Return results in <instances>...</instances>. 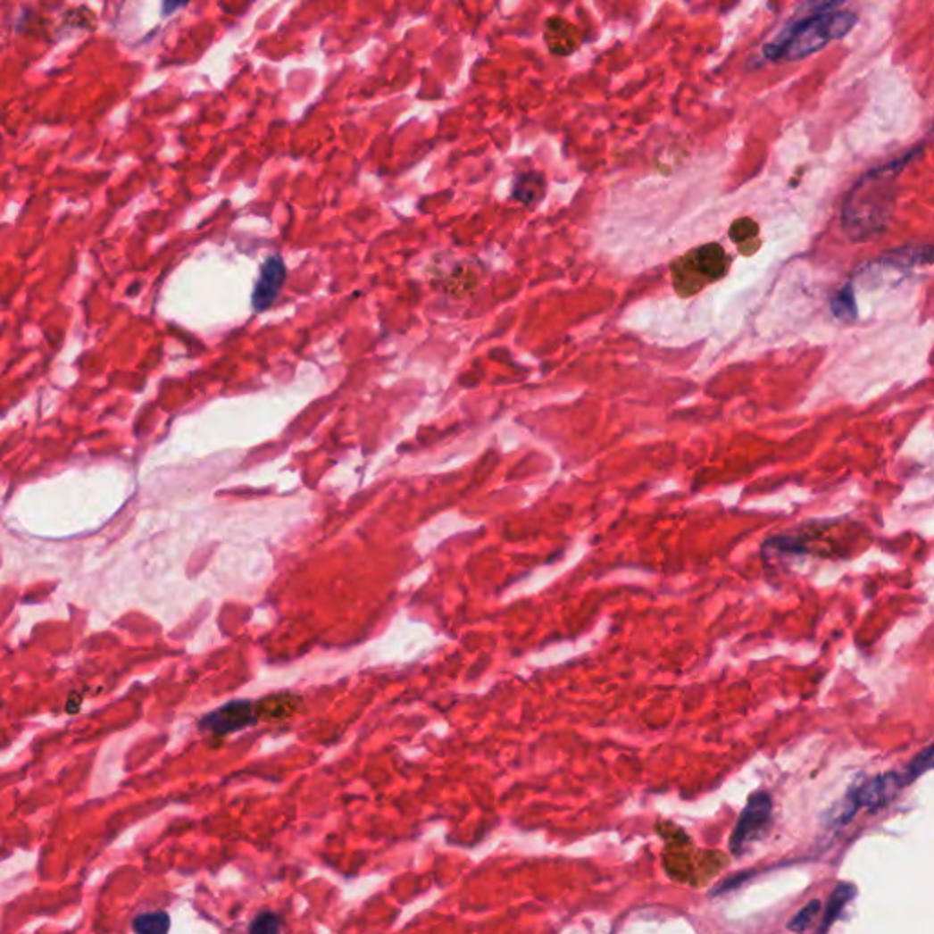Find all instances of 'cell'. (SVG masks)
<instances>
[{"label": "cell", "mask_w": 934, "mask_h": 934, "mask_svg": "<svg viewBox=\"0 0 934 934\" xmlns=\"http://www.w3.org/2000/svg\"><path fill=\"white\" fill-rule=\"evenodd\" d=\"M836 4H814L813 13L787 24L765 46L772 61H797L827 46L830 40L845 37L858 22L853 12H834Z\"/></svg>", "instance_id": "obj_1"}, {"label": "cell", "mask_w": 934, "mask_h": 934, "mask_svg": "<svg viewBox=\"0 0 934 934\" xmlns=\"http://www.w3.org/2000/svg\"><path fill=\"white\" fill-rule=\"evenodd\" d=\"M730 260L717 243H708L687 252L671 263V283L681 298L701 292L729 272Z\"/></svg>", "instance_id": "obj_2"}, {"label": "cell", "mask_w": 934, "mask_h": 934, "mask_svg": "<svg viewBox=\"0 0 934 934\" xmlns=\"http://www.w3.org/2000/svg\"><path fill=\"white\" fill-rule=\"evenodd\" d=\"M771 814H772L771 796L767 792H755L748 799L745 811L741 813V818H739V821L734 829L732 839H730V846L736 855L741 853L750 841H754L763 830H765V827L771 821Z\"/></svg>", "instance_id": "obj_3"}, {"label": "cell", "mask_w": 934, "mask_h": 934, "mask_svg": "<svg viewBox=\"0 0 934 934\" xmlns=\"http://www.w3.org/2000/svg\"><path fill=\"white\" fill-rule=\"evenodd\" d=\"M254 723H256V708L250 701H230L218 710L206 713L201 719L199 729L214 736H227Z\"/></svg>", "instance_id": "obj_4"}, {"label": "cell", "mask_w": 934, "mask_h": 934, "mask_svg": "<svg viewBox=\"0 0 934 934\" xmlns=\"http://www.w3.org/2000/svg\"><path fill=\"white\" fill-rule=\"evenodd\" d=\"M285 278H287V269H285L283 260L279 256L267 258L265 263L262 265L260 279H258L256 287H254V294H252L254 311L263 313L274 304V300L278 298V294L285 283Z\"/></svg>", "instance_id": "obj_5"}, {"label": "cell", "mask_w": 934, "mask_h": 934, "mask_svg": "<svg viewBox=\"0 0 934 934\" xmlns=\"http://www.w3.org/2000/svg\"><path fill=\"white\" fill-rule=\"evenodd\" d=\"M544 37L549 52L555 55H570L580 45L579 29L561 17L547 19Z\"/></svg>", "instance_id": "obj_6"}, {"label": "cell", "mask_w": 934, "mask_h": 934, "mask_svg": "<svg viewBox=\"0 0 934 934\" xmlns=\"http://www.w3.org/2000/svg\"><path fill=\"white\" fill-rule=\"evenodd\" d=\"M900 783H902V780H898V776H895V774L878 776V778L863 783L853 796H855L858 806L862 805V806H871V809H876V806L883 805L885 801L893 797V794Z\"/></svg>", "instance_id": "obj_7"}, {"label": "cell", "mask_w": 934, "mask_h": 934, "mask_svg": "<svg viewBox=\"0 0 934 934\" xmlns=\"http://www.w3.org/2000/svg\"><path fill=\"white\" fill-rule=\"evenodd\" d=\"M934 262V246H920V248H904L896 250L887 256V265L890 267H914L921 263H932Z\"/></svg>", "instance_id": "obj_8"}, {"label": "cell", "mask_w": 934, "mask_h": 934, "mask_svg": "<svg viewBox=\"0 0 934 934\" xmlns=\"http://www.w3.org/2000/svg\"><path fill=\"white\" fill-rule=\"evenodd\" d=\"M830 309L836 318L843 321H855L858 316L856 309V298H855V288L851 283L843 285L830 300Z\"/></svg>", "instance_id": "obj_9"}, {"label": "cell", "mask_w": 934, "mask_h": 934, "mask_svg": "<svg viewBox=\"0 0 934 934\" xmlns=\"http://www.w3.org/2000/svg\"><path fill=\"white\" fill-rule=\"evenodd\" d=\"M170 925H172V921H170V916L164 911L143 913L132 921L136 934H168Z\"/></svg>", "instance_id": "obj_10"}, {"label": "cell", "mask_w": 934, "mask_h": 934, "mask_svg": "<svg viewBox=\"0 0 934 934\" xmlns=\"http://www.w3.org/2000/svg\"><path fill=\"white\" fill-rule=\"evenodd\" d=\"M855 896V887L848 885V883H839L834 893L829 900V907H827V913H825V920H823V930L834 923V920L839 916V913L843 911V907L848 904V900H851Z\"/></svg>", "instance_id": "obj_11"}, {"label": "cell", "mask_w": 934, "mask_h": 934, "mask_svg": "<svg viewBox=\"0 0 934 934\" xmlns=\"http://www.w3.org/2000/svg\"><path fill=\"white\" fill-rule=\"evenodd\" d=\"M515 196L528 204L537 203L544 196L542 178L538 174H526V176L519 178L517 187H515Z\"/></svg>", "instance_id": "obj_12"}, {"label": "cell", "mask_w": 934, "mask_h": 934, "mask_svg": "<svg viewBox=\"0 0 934 934\" xmlns=\"http://www.w3.org/2000/svg\"><path fill=\"white\" fill-rule=\"evenodd\" d=\"M730 238L736 245H739L741 252L750 254V243L752 239H757V225L752 220H738L730 229Z\"/></svg>", "instance_id": "obj_13"}, {"label": "cell", "mask_w": 934, "mask_h": 934, "mask_svg": "<svg viewBox=\"0 0 934 934\" xmlns=\"http://www.w3.org/2000/svg\"><path fill=\"white\" fill-rule=\"evenodd\" d=\"M281 932V920L272 911H263L256 918L252 920L248 927V934H279Z\"/></svg>", "instance_id": "obj_14"}, {"label": "cell", "mask_w": 934, "mask_h": 934, "mask_svg": "<svg viewBox=\"0 0 934 934\" xmlns=\"http://www.w3.org/2000/svg\"><path fill=\"white\" fill-rule=\"evenodd\" d=\"M820 911H821V902L820 900L809 902L801 911H797V914L790 920L788 929L792 932H801L805 929H809L813 925V921L816 920V916L820 914Z\"/></svg>", "instance_id": "obj_15"}, {"label": "cell", "mask_w": 934, "mask_h": 934, "mask_svg": "<svg viewBox=\"0 0 934 934\" xmlns=\"http://www.w3.org/2000/svg\"><path fill=\"white\" fill-rule=\"evenodd\" d=\"M930 769H934V743L914 757V761L911 763L909 769H907L905 781H911V780L921 776L923 772L930 771Z\"/></svg>", "instance_id": "obj_16"}]
</instances>
